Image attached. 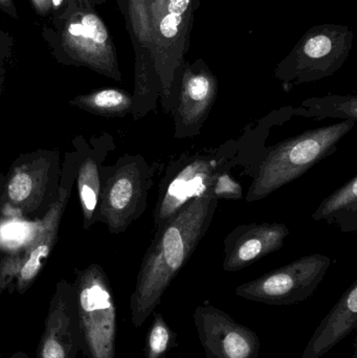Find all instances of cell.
<instances>
[{
    "label": "cell",
    "instance_id": "cell-11",
    "mask_svg": "<svg viewBox=\"0 0 357 358\" xmlns=\"http://www.w3.org/2000/svg\"><path fill=\"white\" fill-rule=\"evenodd\" d=\"M84 142L85 138L83 136H75L73 141L75 150L66 152L65 155L64 161L62 162V173H61L58 197L41 218V229L33 245L27 252L24 264L15 281L13 292L23 294L31 288L42 269L45 266L56 245L59 231H60L59 229H60L61 220L66 210L71 191L75 182V178H77L78 166L83 153Z\"/></svg>",
    "mask_w": 357,
    "mask_h": 358
},
{
    "label": "cell",
    "instance_id": "cell-17",
    "mask_svg": "<svg viewBox=\"0 0 357 358\" xmlns=\"http://www.w3.org/2000/svg\"><path fill=\"white\" fill-rule=\"evenodd\" d=\"M115 149V141L106 132L100 136H92L89 142H86V140L84 142L75 182L83 216V229L85 231H89L98 222L103 163Z\"/></svg>",
    "mask_w": 357,
    "mask_h": 358
},
{
    "label": "cell",
    "instance_id": "cell-25",
    "mask_svg": "<svg viewBox=\"0 0 357 358\" xmlns=\"http://www.w3.org/2000/svg\"><path fill=\"white\" fill-rule=\"evenodd\" d=\"M15 40L8 31L0 29V96L3 92L6 71L12 59Z\"/></svg>",
    "mask_w": 357,
    "mask_h": 358
},
{
    "label": "cell",
    "instance_id": "cell-23",
    "mask_svg": "<svg viewBox=\"0 0 357 358\" xmlns=\"http://www.w3.org/2000/svg\"><path fill=\"white\" fill-rule=\"evenodd\" d=\"M153 321L147 332L144 355L146 358L167 357L178 346L177 334L170 327L161 313H153Z\"/></svg>",
    "mask_w": 357,
    "mask_h": 358
},
{
    "label": "cell",
    "instance_id": "cell-24",
    "mask_svg": "<svg viewBox=\"0 0 357 358\" xmlns=\"http://www.w3.org/2000/svg\"><path fill=\"white\" fill-rule=\"evenodd\" d=\"M209 193L221 199H241L242 196V187L240 183L237 182L226 171H221L214 180Z\"/></svg>",
    "mask_w": 357,
    "mask_h": 358
},
{
    "label": "cell",
    "instance_id": "cell-28",
    "mask_svg": "<svg viewBox=\"0 0 357 358\" xmlns=\"http://www.w3.org/2000/svg\"><path fill=\"white\" fill-rule=\"evenodd\" d=\"M117 4H119V10L123 13L124 16H126V12H127V0H117Z\"/></svg>",
    "mask_w": 357,
    "mask_h": 358
},
{
    "label": "cell",
    "instance_id": "cell-29",
    "mask_svg": "<svg viewBox=\"0 0 357 358\" xmlns=\"http://www.w3.org/2000/svg\"><path fill=\"white\" fill-rule=\"evenodd\" d=\"M0 358H29V357H27V355H25L24 352H21V351H19V352H15L14 355H10V357H0Z\"/></svg>",
    "mask_w": 357,
    "mask_h": 358
},
{
    "label": "cell",
    "instance_id": "cell-26",
    "mask_svg": "<svg viewBox=\"0 0 357 358\" xmlns=\"http://www.w3.org/2000/svg\"><path fill=\"white\" fill-rule=\"evenodd\" d=\"M50 1L52 0H29V3L33 6L34 10L37 13L40 18L44 19V24L48 23L52 15V8H50Z\"/></svg>",
    "mask_w": 357,
    "mask_h": 358
},
{
    "label": "cell",
    "instance_id": "cell-30",
    "mask_svg": "<svg viewBox=\"0 0 357 358\" xmlns=\"http://www.w3.org/2000/svg\"><path fill=\"white\" fill-rule=\"evenodd\" d=\"M356 343L357 342L356 340V342H354V355H352V358H356V355H357Z\"/></svg>",
    "mask_w": 357,
    "mask_h": 358
},
{
    "label": "cell",
    "instance_id": "cell-10",
    "mask_svg": "<svg viewBox=\"0 0 357 358\" xmlns=\"http://www.w3.org/2000/svg\"><path fill=\"white\" fill-rule=\"evenodd\" d=\"M224 155H184L172 162L159 187L154 210L155 229L163 227L193 198L209 191L216 176L224 170Z\"/></svg>",
    "mask_w": 357,
    "mask_h": 358
},
{
    "label": "cell",
    "instance_id": "cell-13",
    "mask_svg": "<svg viewBox=\"0 0 357 358\" xmlns=\"http://www.w3.org/2000/svg\"><path fill=\"white\" fill-rule=\"evenodd\" d=\"M197 336L207 358H258L261 343L251 328L203 302L193 313Z\"/></svg>",
    "mask_w": 357,
    "mask_h": 358
},
{
    "label": "cell",
    "instance_id": "cell-6",
    "mask_svg": "<svg viewBox=\"0 0 357 358\" xmlns=\"http://www.w3.org/2000/svg\"><path fill=\"white\" fill-rule=\"evenodd\" d=\"M155 170L140 155H125L113 166H103L98 222L111 234L124 233L148 206Z\"/></svg>",
    "mask_w": 357,
    "mask_h": 358
},
{
    "label": "cell",
    "instance_id": "cell-14",
    "mask_svg": "<svg viewBox=\"0 0 357 358\" xmlns=\"http://www.w3.org/2000/svg\"><path fill=\"white\" fill-rule=\"evenodd\" d=\"M80 351L81 336L75 286L66 280H60L50 298L36 358H77Z\"/></svg>",
    "mask_w": 357,
    "mask_h": 358
},
{
    "label": "cell",
    "instance_id": "cell-18",
    "mask_svg": "<svg viewBox=\"0 0 357 358\" xmlns=\"http://www.w3.org/2000/svg\"><path fill=\"white\" fill-rule=\"evenodd\" d=\"M357 327V280L322 320L300 358H321Z\"/></svg>",
    "mask_w": 357,
    "mask_h": 358
},
{
    "label": "cell",
    "instance_id": "cell-7",
    "mask_svg": "<svg viewBox=\"0 0 357 358\" xmlns=\"http://www.w3.org/2000/svg\"><path fill=\"white\" fill-rule=\"evenodd\" d=\"M81 352L87 358H115L117 311L104 269L92 263L78 271L73 282Z\"/></svg>",
    "mask_w": 357,
    "mask_h": 358
},
{
    "label": "cell",
    "instance_id": "cell-5",
    "mask_svg": "<svg viewBox=\"0 0 357 358\" xmlns=\"http://www.w3.org/2000/svg\"><path fill=\"white\" fill-rule=\"evenodd\" d=\"M354 37V31L348 25H314L278 63L275 79L291 88L335 75L349 57Z\"/></svg>",
    "mask_w": 357,
    "mask_h": 358
},
{
    "label": "cell",
    "instance_id": "cell-3",
    "mask_svg": "<svg viewBox=\"0 0 357 358\" xmlns=\"http://www.w3.org/2000/svg\"><path fill=\"white\" fill-rule=\"evenodd\" d=\"M356 122L341 123L316 129L279 143L266 155L247 192L249 202L257 201L284 185L301 178L316 164L333 155L342 138L354 129Z\"/></svg>",
    "mask_w": 357,
    "mask_h": 358
},
{
    "label": "cell",
    "instance_id": "cell-27",
    "mask_svg": "<svg viewBox=\"0 0 357 358\" xmlns=\"http://www.w3.org/2000/svg\"><path fill=\"white\" fill-rule=\"evenodd\" d=\"M0 10L15 20L18 19V10H17L15 0H0Z\"/></svg>",
    "mask_w": 357,
    "mask_h": 358
},
{
    "label": "cell",
    "instance_id": "cell-12",
    "mask_svg": "<svg viewBox=\"0 0 357 358\" xmlns=\"http://www.w3.org/2000/svg\"><path fill=\"white\" fill-rule=\"evenodd\" d=\"M218 96V80L203 59L184 62L174 94L171 113L174 138L199 136Z\"/></svg>",
    "mask_w": 357,
    "mask_h": 358
},
{
    "label": "cell",
    "instance_id": "cell-22",
    "mask_svg": "<svg viewBox=\"0 0 357 358\" xmlns=\"http://www.w3.org/2000/svg\"><path fill=\"white\" fill-rule=\"evenodd\" d=\"M357 214V176L349 179L345 185L333 192L321 202L318 210L312 214L316 221L327 220L333 222L341 217Z\"/></svg>",
    "mask_w": 357,
    "mask_h": 358
},
{
    "label": "cell",
    "instance_id": "cell-16",
    "mask_svg": "<svg viewBox=\"0 0 357 358\" xmlns=\"http://www.w3.org/2000/svg\"><path fill=\"white\" fill-rule=\"evenodd\" d=\"M284 223H249L233 229L224 241V271H242L264 257L281 250L289 237Z\"/></svg>",
    "mask_w": 357,
    "mask_h": 358
},
{
    "label": "cell",
    "instance_id": "cell-21",
    "mask_svg": "<svg viewBox=\"0 0 357 358\" xmlns=\"http://www.w3.org/2000/svg\"><path fill=\"white\" fill-rule=\"evenodd\" d=\"M293 115L306 117H341L343 120L357 121L356 96H327L312 98L302 102Z\"/></svg>",
    "mask_w": 357,
    "mask_h": 358
},
{
    "label": "cell",
    "instance_id": "cell-2",
    "mask_svg": "<svg viewBox=\"0 0 357 358\" xmlns=\"http://www.w3.org/2000/svg\"><path fill=\"white\" fill-rule=\"evenodd\" d=\"M106 0H73L57 20L44 24L42 36L59 64L86 67L122 81L117 48L98 8Z\"/></svg>",
    "mask_w": 357,
    "mask_h": 358
},
{
    "label": "cell",
    "instance_id": "cell-15",
    "mask_svg": "<svg viewBox=\"0 0 357 358\" xmlns=\"http://www.w3.org/2000/svg\"><path fill=\"white\" fill-rule=\"evenodd\" d=\"M0 180V294H12L27 254L41 229V218L23 216L10 208L1 195Z\"/></svg>",
    "mask_w": 357,
    "mask_h": 358
},
{
    "label": "cell",
    "instance_id": "cell-8",
    "mask_svg": "<svg viewBox=\"0 0 357 358\" xmlns=\"http://www.w3.org/2000/svg\"><path fill=\"white\" fill-rule=\"evenodd\" d=\"M61 173L59 151L39 149L21 155L2 180V198L23 216L40 218L58 197Z\"/></svg>",
    "mask_w": 357,
    "mask_h": 358
},
{
    "label": "cell",
    "instance_id": "cell-20",
    "mask_svg": "<svg viewBox=\"0 0 357 358\" xmlns=\"http://www.w3.org/2000/svg\"><path fill=\"white\" fill-rule=\"evenodd\" d=\"M68 105L100 117H123L131 113L132 94L119 88H102L75 96Z\"/></svg>",
    "mask_w": 357,
    "mask_h": 358
},
{
    "label": "cell",
    "instance_id": "cell-31",
    "mask_svg": "<svg viewBox=\"0 0 357 358\" xmlns=\"http://www.w3.org/2000/svg\"><path fill=\"white\" fill-rule=\"evenodd\" d=\"M161 358H168L167 357H161ZM177 358H182V357H177Z\"/></svg>",
    "mask_w": 357,
    "mask_h": 358
},
{
    "label": "cell",
    "instance_id": "cell-9",
    "mask_svg": "<svg viewBox=\"0 0 357 358\" xmlns=\"http://www.w3.org/2000/svg\"><path fill=\"white\" fill-rule=\"evenodd\" d=\"M331 265L321 254L303 256L284 266L241 284L237 296L272 306H289L303 302L318 289Z\"/></svg>",
    "mask_w": 357,
    "mask_h": 358
},
{
    "label": "cell",
    "instance_id": "cell-19",
    "mask_svg": "<svg viewBox=\"0 0 357 358\" xmlns=\"http://www.w3.org/2000/svg\"><path fill=\"white\" fill-rule=\"evenodd\" d=\"M132 44L136 54V85L130 113L134 120H140L156 108L157 100L161 98V81L150 50Z\"/></svg>",
    "mask_w": 357,
    "mask_h": 358
},
{
    "label": "cell",
    "instance_id": "cell-1",
    "mask_svg": "<svg viewBox=\"0 0 357 358\" xmlns=\"http://www.w3.org/2000/svg\"><path fill=\"white\" fill-rule=\"evenodd\" d=\"M218 201L211 194L193 198L156 229L130 298L134 327H142L161 305L163 294L207 234Z\"/></svg>",
    "mask_w": 357,
    "mask_h": 358
},
{
    "label": "cell",
    "instance_id": "cell-4",
    "mask_svg": "<svg viewBox=\"0 0 357 358\" xmlns=\"http://www.w3.org/2000/svg\"><path fill=\"white\" fill-rule=\"evenodd\" d=\"M199 0H150V52L161 81V103L171 113L178 78L190 48Z\"/></svg>",
    "mask_w": 357,
    "mask_h": 358
}]
</instances>
